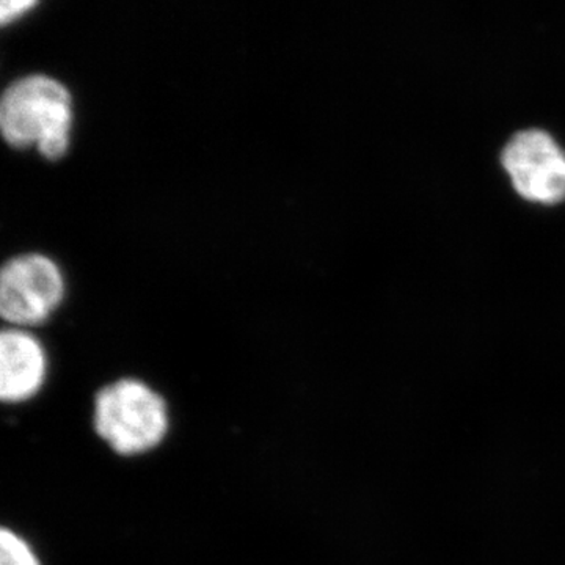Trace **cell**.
I'll use <instances>...</instances> for the list:
<instances>
[{"mask_svg":"<svg viewBox=\"0 0 565 565\" xmlns=\"http://www.w3.org/2000/svg\"><path fill=\"white\" fill-rule=\"evenodd\" d=\"M503 166L523 199L545 204L565 199V152L548 134H516L504 148Z\"/></svg>","mask_w":565,"mask_h":565,"instance_id":"4","label":"cell"},{"mask_svg":"<svg viewBox=\"0 0 565 565\" xmlns=\"http://www.w3.org/2000/svg\"><path fill=\"white\" fill-rule=\"evenodd\" d=\"M65 289L62 269L50 256H14L0 274V315L18 329L40 326L61 307Z\"/></svg>","mask_w":565,"mask_h":565,"instance_id":"3","label":"cell"},{"mask_svg":"<svg viewBox=\"0 0 565 565\" xmlns=\"http://www.w3.org/2000/svg\"><path fill=\"white\" fill-rule=\"evenodd\" d=\"M39 0H2L0 2V20L2 24L18 20L25 11L33 9Z\"/></svg>","mask_w":565,"mask_h":565,"instance_id":"7","label":"cell"},{"mask_svg":"<svg viewBox=\"0 0 565 565\" xmlns=\"http://www.w3.org/2000/svg\"><path fill=\"white\" fill-rule=\"evenodd\" d=\"M47 374L43 345L25 329L11 327L0 337V396L21 403L40 392Z\"/></svg>","mask_w":565,"mask_h":565,"instance_id":"5","label":"cell"},{"mask_svg":"<svg viewBox=\"0 0 565 565\" xmlns=\"http://www.w3.org/2000/svg\"><path fill=\"white\" fill-rule=\"evenodd\" d=\"M73 98L65 85L43 74L13 82L0 103V131L11 148H36L50 161L70 150Z\"/></svg>","mask_w":565,"mask_h":565,"instance_id":"1","label":"cell"},{"mask_svg":"<svg viewBox=\"0 0 565 565\" xmlns=\"http://www.w3.org/2000/svg\"><path fill=\"white\" fill-rule=\"evenodd\" d=\"M0 552V565H40L28 542L9 530H2Z\"/></svg>","mask_w":565,"mask_h":565,"instance_id":"6","label":"cell"},{"mask_svg":"<svg viewBox=\"0 0 565 565\" xmlns=\"http://www.w3.org/2000/svg\"><path fill=\"white\" fill-rule=\"evenodd\" d=\"M95 429L118 455L150 451L169 429L166 401L143 382L122 379L96 394Z\"/></svg>","mask_w":565,"mask_h":565,"instance_id":"2","label":"cell"}]
</instances>
